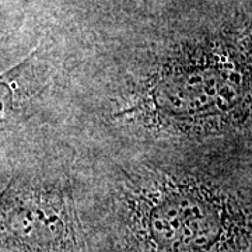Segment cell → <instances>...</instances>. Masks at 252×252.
Returning <instances> with one entry per match:
<instances>
[{
	"label": "cell",
	"mask_w": 252,
	"mask_h": 252,
	"mask_svg": "<svg viewBox=\"0 0 252 252\" xmlns=\"http://www.w3.org/2000/svg\"><path fill=\"white\" fill-rule=\"evenodd\" d=\"M35 54L32 52L17 66L0 74V137L16 125L31 98Z\"/></svg>",
	"instance_id": "cell-4"
},
{
	"label": "cell",
	"mask_w": 252,
	"mask_h": 252,
	"mask_svg": "<svg viewBox=\"0 0 252 252\" xmlns=\"http://www.w3.org/2000/svg\"><path fill=\"white\" fill-rule=\"evenodd\" d=\"M115 117L160 135L252 133V13L167 48Z\"/></svg>",
	"instance_id": "cell-1"
},
{
	"label": "cell",
	"mask_w": 252,
	"mask_h": 252,
	"mask_svg": "<svg viewBox=\"0 0 252 252\" xmlns=\"http://www.w3.org/2000/svg\"><path fill=\"white\" fill-rule=\"evenodd\" d=\"M0 244L13 252H81L70 192L58 181L14 177L0 193Z\"/></svg>",
	"instance_id": "cell-3"
},
{
	"label": "cell",
	"mask_w": 252,
	"mask_h": 252,
	"mask_svg": "<svg viewBox=\"0 0 252 252\" xmlns=\"http://www.w3.org/2000/svg\"><path fill=\"white\" fill-rule=\"evenodd\" d=\"M118 213L139 252H252V195L205 172H132L118 190Z\"/></svg>",
	"instance_id": "cell-2"
}]
</instances>
